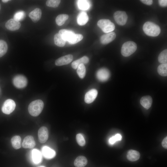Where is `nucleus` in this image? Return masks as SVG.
Masks as SVG:
<instances>
[{"label":"nucleus","instance_id":"f03ea898","mask_svg":"<svg viewBox=\"0 0 167 167\" xmlns=\"http://www.w3.org/2000/svg\"><path fill=\"white\" fill-rule=\"evenodd\" d=\"M44 103L41 100H37L32 102L29 105L28 110L30 114L34 117L38 116L41 112L43 107Z\"/></svg>","mask_w":167,"mask_h":167},{"label":"nucleus","instance_id":"9b49d317","mask_svg":"<svg viewBox=\"0 0 167 167\" xmlns=\"http://www.w3.org/2000/svg\"><path fill=\"white\" fill-rule=\"evenodd\" d=\"M116 37V34L114 32L107 33L101 36L100 41L102 44H107L114 40Z\"/></svg>","mask_w":167,"mask_h":167},{"label":"nucleus","instance_id":"4be33fe9","mask_svg":"<svg viewBox=\"0 0 167 167\" xmlns=\"http://www.w3.org/2000/svg\"><path fill=\"white\" fill-rule=\"evenodd\" d=\"M89 58L87 56H83L80 59L73 62L71 64V66L73 68L75 69L77 68L79 64H87L89 62Z\"/></svg>","mask_w":167,"mask_h":167},{"label":"nucleus","instance_id":"20e7f679","mask_svg":"<svg viewBox=\"0 0 167 167\" xmlns=\"http://www.w3.org/2000/svg\"><path fill=\"white\" fill-rule=\"evenodd\" d=\"M98 26L105 33L113 31L115 28L114 24L108 19H101L97 23Z\"/></svg>","mask_w":167,"mask_h":167},{"label":"nucleus","instance_id":"7c9ffc66","mask_svg":"<svg viewBox=\"0 0 167 167\" xmlns=\"http://www.w3.org/2000/svg\"><path fill=\"white\" fill-rule=\"evenodd\" d=\"M77 73L79 77L83 78L86 74V68L84 64H79L77 67Z\"/></svg>","mask_w":167,"mask_h":167},{"label":"nucleus","instance_id":"39448f33","mask_svg":"<svg viewBox=\"0 0 167 167\" xmlns=\"http://www.w3.org/2000/svg\"><path fill=\"white\" fill-rule=\"evenodd\" d=\"M113 17L117 23L121 26L126 24L128 19V16L126 12L122 11L115 12L113 14Z\"/></svg>","mask_w":167,"mask_h":167},{"label":"nucleus","instance_id":"6ab92c4d","mask_svg":"<svg viewBox=\"0 0 167 167\" xmlns=\"http://www.w3.org/2000/svg\"><path fill=\"white\" fill-rule=\"evenodd\" d=\"M89 18L87 13L85 12H80L78 15L77 22L80 26L85 25L88 21Z\"/></svg>","mask_w":167,"mask_h":167},{"label":"nucleus","instance_id":"c85d7f7f","mask_svg":"<svg viewBox=\"0 0 167 167\" xmlns=\"http://www.w3.org/2000/svg\"><path fill=\"white\" fill-rule=\"evenodd\" d=\"M8 46L6 43L2 40H0V58L3 56L6 53Z\"/></svg>","mask_w":167,"mask_h":167},{"label":"nucleus","instance_id":"a878e982","mask_svg":"<svg viewBox=\"0 0 167 167\" xmlns=\"http://www.w3.org/2000/svg\"><path fill=\"white\" fill-rule=\"evenodd\" d=\"M68 17L69 16L67 14H61L59 15L56 18V23L58 25L62 26L64 24Z\"/></svg>","mask_w":167,"mask_h":167},{"label":"nucleus","instance_id":"f704fd0d","mask_svg":"<svg viewBox=\"0 0 167 167\" xmlns=\"http://www.w3.org/2000/svg\"><path fill=\"white\" fill-rule=\"evenodd\" d=\"M77 142L80 146H84L85 144V140L83 136L80 134H78L76 136Z\"/></svg>","mask_w":167,"mask_h":167},{"label":"nucleus","instance_id":"a211bd4d","mask_svg":"<svg viewBox=\"0 0 167 167\" xmlns=\"http://www.w3.org/2000/svg\"><path fill=\"white\" fill-rule=\"evenodd\" d=\"M152 102V99L149 96H143L140 100L141 105L146 109H148L151 107Z\"/></svg>","mask_w":167,"mask_h":167},{"label":"nucleus","instance_id":"72a5a7b5","mask_svg":"<svg viewBox=\"0 0 167 167\" xmlns=\"http://www.w3.org/2000/svg\"><path fill=\"white\" fill-rule=\"evenodd\" d=\"M61 0H48L46 1V5L50 7L56 8L58 6Z\"/></svg>","mask_w":167,"mask_h":167},{"label":"nucleus","instance_id":"2eb2a0df","mask_svg":"<svg viewBox=\"0 0 167 167\" xmlns=\"http://www.w3.org/2000/svg\"><path fill=\"white\" fill-rule=\"evenodd\" d=\"M42 15L41 10L36 8L31 11L29 14V16L34 23L38 22L41 19Z\"/></svg>","mask_w":167,"mask_h":167},{"label":"nucleus","instance_id":"473e14b6","mask_svg":"<svg viewBox=\"0 0 167 167\" xmlns=\"http://www.w3.org/2000/svg\"><path fill=\"white\" fill-rule=\"evenodd\" d=\"M25 14L23 11H19L16 12L14 16V19L19 21L22 20L25 18Z\"/></svg>","mask_w":167,"mask_h":167},{"label":"nucleus","instance_id":"bb28decb","mask_svg":"<svg viewBox=\"0 0 167 167\" xmlns=\"http://www.w3.org/2000/svg\"><path fill=\"white\" fill-rule=\"evenodd\" d=\"M157 72L159 74L163 76L167 75V64H161L159 65L157 68Z\"/></svg>","mask_w":167,"mask_h":167},{"label":"nucleus","instance_id":"7ed1b4c3","mask_svg":"<svg viewBox=\"0 0 167 167\" xmlns=\"http://www.w3.org/2000/svg\"><path fill=\"white\" fill-rule=\"evenodd\" d=\"M136 44L132 41H128L124 43L122 47L121 53L124 56L128 57L134 53L137 49Z\"/></svg>","mask_w":167,"mask_h":167},{"label":"nucleus","instance_id":"ddd939ff","mask_svg":"<svg viewBox=\"0 0 167 167\" xmlns=\"http://www.w3.org/2000/svg\"><path fill=\"white\" fill-rule=\"evenodd\" d=\"M97 94V91L95 89H92L88 91L85 95V102L88 104L92 102L96 98Z\"/></svg>","mask_w":167,"mask_h":167},{"label":"nucleus","instance_id":"cd10ccee","mask_svg":"<svg viewBox=\"0 0 167 167\" xmlns=\"http://www.w3.org/2000/svg\"><path fill=\"white\" fill-rule=\"evenodd\" d=\"M158 60L161 64L167 63V49L162 51L159 54Z\"/></svg>","mask_w":167,"mask_h":167},{"label":"nucleus","instance_id":"f257e3e1","mask_svg":"<svg viewBox=\"0 0 167 167\" xmlns=\"http://www.w3.org/2000/svg\"><path fill=\"white\" fill-rule=\"evenodd\" d=\"M143 28L145 33L149 36H156L161 32L159 26L151 22H145L143 25Z\"/></svg>","mask_w":167,"mask_h":167},{"label":"nucleus","instance_id":"ea45409f","mask_svg":"<svg viewBox=\"0 0 167 167\" xmlns=\"http://www.w3.org/2000/svg\"><path fill=\"white\" fill-rule=\"evenodd\" d=\"M109 143L111 144H113L116 142L114 136H112L109 139Z\"/></svg>","mask_w":167,"mask_h":167},{"label":"nucleus","instance_id":"1a4fd4ad","mask_svg":"<svg viewBox=\"0 0 167 167\" xmlns=\"http://www.w3.org/2000/svg\"><path fill=\"white\" fill-rule=\"evenodd\" d=\"M73 56L69 54L59 58L55 62V64L57 66H61L67 65L70 63L73 60Z\"/></svg>","mask_w":167,"mask_h":167},{"label":"nucleus","instance_id":"9d476101","mask_svg":"<svg viewBox=\"0 0 167 167\" xmlns=\"http://www.w3.org/2000/svg\"><path fill=\"white\" fill-rule=\"evenodd\" d=\"M49 133L47 128L42 126L38 130V137L39 142L41 143L45 142L48 138Z\"/></svg>","mask_w":167,"mask_h":167},{"label":"nucleus","instance_id":"f8f14e48","mask_svg":"<svg viewBox=\"0 0 167 167\" xmlns=\"http://www.w3.org/2000/svg\"><path fill=\"white\" fill-rule=\"evenodd\" d=\"M20 23L14 19L9 20L6 23L5 27L8 30L14 31L19 29L21 26Z\"/></svg>","mask_w":167,"mask_h":167},{"label":"nucleus","instance_id":"412c9836","mask_svg":"<svg viewBox=\"0 0 167 167\" xmlns=\"http://www.w3.org/2000/svg\"><path fill=\"white\" fill-rule=\"evenodd\" d=\"M88 163L87 158L83 156H79L75 160L74 165L76 167H84Z\"/></svg>","mask_w":167,"mask_h":167},{"label":"nucleus","instance_id":"a19ab883","mask_svg":"<svg viewBox=\"0 0 167 167\" xmlns=\"http://www.w3.org/2000/svg\"><path fill=\"white\" fill-rule=\"evenodd\" d=\"M9 1V0H2V1L3 2H5V3L7 2H8Z\"/></svg>","mask_w":167,"mask_h":167},{"label":"nucleus","instance_id":"37998d69","mask_svg":"<svg viewBox=\"0 0 167 167\" xmlns=\"http://www.w3.org/2000/svg\"><path fill=\"white\" fill-rule=\"evenodd\" d=\"M45 167L44 166H41V167Z\"/></svg>","mask_w":167,"mask_h":167},{"label":"nucleus","instance_id":"4c0bfd02","mask_svg":"<svg viewBox=\"0 0 167 167\" xmlns=\"http://www.w3.org/2000/svg\"><path fill=\"white\" fill-rule=\"evenodd\" d=\"M167 137H166L163 139L162 142V145L163 147L165 148H167Z\"/></svg>","mask_w":167,"mask_h":167},{"label":"nucleus","instance_id":"58836bf2","mask_svg":"<svg viewBox=\"0 0 167 167\" xmlns=\"http://www.w3.org/2000/svg\"><path fill=\"white\" fill-rule=\"evenodd\" d=\"M114 137L116 141H120L122 139V136L120 134H116L114 136Z\"/></svg>","mask_w":167,"mask_h":167},{"label":"nucleus","instance_id":"2f4dec72","mask_svg":"<svg viewBox=\"0 0 167 167\" xmlns=\"http://www.w3.org/2000/svg\"><path fill=\"white\" fill-rule=\"evenodd\" d=\"M78 5L80 9L84 10L88 9L89 7V2L87 0H79Z\"/></svg>","mask_w":167,"mask_h":167},{"label":"nucleus","instance_id":"4468645a","mask_svg":"<svg viewBox=\"0 0 167 167\" xmlns=\"http://www.w3.org/2000/svg\"><path fill=\"white\" fill-rule=\"evenodd\" d=\"M35 145V142L33 137L31 135H28L24 139L22 143V147L24 148H32Z\"/></svg>","mask_w":167,"mask_h":167},{"label":"nucleus","instance_id":"79ce46f5","mask_svg":"<svg viewBox=\"0 0 167 167\" xmlns=\"http://www.w3.org/2000/svg\"><path fill=\"white\" fill-rule=\"evenodd\" d=\"M1 4H0V10L1 9Z\"/></svg>","mask_w":167,"mask_h":167},{"label":"nucleus","instance_id":"aec40b11","mask_svg":"<svg viewBox=\"0 0 167 167\" xmlns=\"http://www.w3.org/2000/svg\"><path fill=\"white\" fill-rule=\"evenodd\" d=\"M140 156V154L138 152L133 150H129L127 155V159L131 161H134L138 160Z\"/></svg>","mask_w":167,"mask_h":167},{"label":"nucleus","instance_id":"6e6552de","mask_svg":"<svg viewBox=\"0 0 167 167\" xmlns=\"http://www.w3.org/2000/svg\"><path fill=\"white\" fill-rule=\"evenodd\" d=\"M109 71L107 68H103L99 69L96 73L97 79L101 82H105L110 77Z\"/></svg>","mask_w":167,"mask_h":167},{"label":"nucleus","instance_id":"dca6fc26","mask_svg":"<svg viewBox=\"0 0 167 167\" xmlns=\"http://www.w3.org/2000/svg\"><path fill=\"white\" fill-rule=\"evenodd\" d=\"M42 153L44 156L47 159H51L54 157L56 155L55 152L47 146H44L42 148Z\"/></svg>","mask_w":167,"mask_h":167},{"label":"nucleus","instance_id":"b1692460","mask_svg":"<svg viewBox=\"0 0 167 167\" xmlns=\"http://www.w3.org/2000/svg\"><path fill=\"white\" fill-rule=\"evenodd\" d=\"M12 146L15 149L19 148L21 147V139L19 135L13 136L11 139Z\"/></svg>","mask_w":167,"mask_h":167},{"label":"nucleus","instance_id":"423d86ee","mask_svg":"<svg viewBox=\"0 0 167 167\" xmlns=\"http://www.w3.org/2000/svg\"><path fill=\"white\" fill-rule=\"evenodd\" d=\"M13 83L14 85L17 88H22L26 86L28 80L26 78L24 75H18L14 77Z\"/></svg>","mask_w":167,"mask_h":167},{"label":"nucleus","instance_id":"393cba45","mask_svg":"<svg viewBox=\"0 0 167 167\" xmlns=\"http://www.w3.org/2000/svg\"><path fill=\"white\" fill-rule=\"evenodd\" d=\"M55 44L57 46L62 47L64 46L66 43V41L64 40L58 33L55 34L54 38Z\"/></svg>","mask_w":167,"mask_h":167},{"label":"nucleus","instance_id":"c756f323","mask_svg":"<svg viewBox=\"0 0 167 167\" xmlns=\"http://www.w3.org/2000/svg\"><path fill=\"white\" fill-rule=\"evenodd\" d=\"M83 36L82 34H75L68 42L70 44H75L81 41L83 39Z\"/></svg>","mask_w":167,"mask_h":167},{"label":"nucleus","instance_id":"c9c22d12","mask_svg":"<svg viewBox=\"0 0 167 167\" xmlns=\"http://www.w3.org/2000/svg\"><path fill=\"white\" fill-rule=\"evenodd\" d=\"M158 2L159 5L162 7H165L167 6V0H159Z\"/></svg>","mask_w":167,"mask_h":167},{"label":"nucleus","instance_id":"f3484780","mask_svg":"<svg viewBox=\"0 0 167 167\" xmlns=\"http://www.w3.org/2000/svg\"><path fill=\"white\" fill-rule=\"evenodd\" d=\"M58 33L61 35L64 40L68 42L75 34L73 32L66 29L60 30Z\"/></svg>","mask_w":167,"mask_h":167},{"label":"nucleus","instance_id":"e433bc0d","mask_svg":"<svg viewBox=\"0 0 167 167\" xmlns=\"http://www.w3.org/2000/svg\"><path fill=\"white\" fill-rule=\"evenodd\" d=\"M140 1L143 3L148 5H152L153 2L152 0H141Z\"/></svg>","mask_w":167,"mask_h":167},{"label":"nucleus","instance_id":"0eeeda50","mask_svg":"<svg viewBox=\"0 0 167 167\" xmlns=\"http://www.w3.org/2000/svg\"><path fill=\"white\" fill-rule=\"evenodd\" d=\"M16 104L15 101L11 99H8L4 102L2 108V112L6 114L11 113L15 109Z\"/></svg>","mask_w":167,"mask_h":167},{"label":"nucleus","instance_id":"5701e85b","mask_svg":"<svg viewBox=\"0 0 167 167\" xmlns=\"http://www.w3.org/2000/svg\"><path fill=\"white\" fill-rule=\"evenodd\" d=\"M32 157L33 162L35 164L40 163L41 160V154L37 149H34L32 151Z\"/></svg>","mask_w":167,"mask_h":167}]
</instances>
